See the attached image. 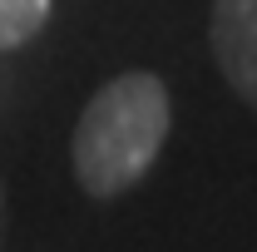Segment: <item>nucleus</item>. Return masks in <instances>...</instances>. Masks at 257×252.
I'll return each instance as SVG.
<instances>
[{
  "label": "nucleus",
  "instance_id": "1",
  "mask_svg": "<svg viewBox=\"0 0 257 252\" xmlns=\"http://www.w3.org/2000/svg\"><path fill=\"white\" fill-rule=\"evenodd\" d=\"M173 129V99L154 69H128L99 84L69 139L74 178L89 198L128 193L163 154Z\"/></svg>",
  "mask_w": 257,
  "mask_h": 252
},
{
  "label": "nucleus",
  "instance_id": "4",
  "mask_svg": "<svg viewBox=\"0 0 257 252\" xmlns=\"http://www.w3.org/2000/svg\"><path fill=\"white\" fill-rule=\"evenodd\" d=\"M5 222H10V208H5V183H0V247H5Z\"/></svg>",
  "mask_w": 257,
  "mask_h": 252
},
{
  "label": "nucleus",
  "instance_id": "2",
  "mask_svg": "<svg viewBox=\"0 0 257 252\" xmlns=\"http://www.w3.org/2000/svg\"><path fill=\"white\" fill-rule=\"evenodd\" d=\"M208 45L227 89L257 109V0H213Z\"/></svg>",
  "mask_w": 257,
  "mask_h": 252
},
{
  "label": "nucleus",
  "instance_id": "3",
  "mask_svg": "<svg viewBox=\"0 0 257 252\" xmlns=\"http://www.w3.org/2000/svg\"><path fill=\"white\" fill-rule=\"evenodd\" d=\"M50 20V0H0V50H20Z\"/></svg>",
  "mask_w": 257,
  "mask_h": 252
}]
</instances>
